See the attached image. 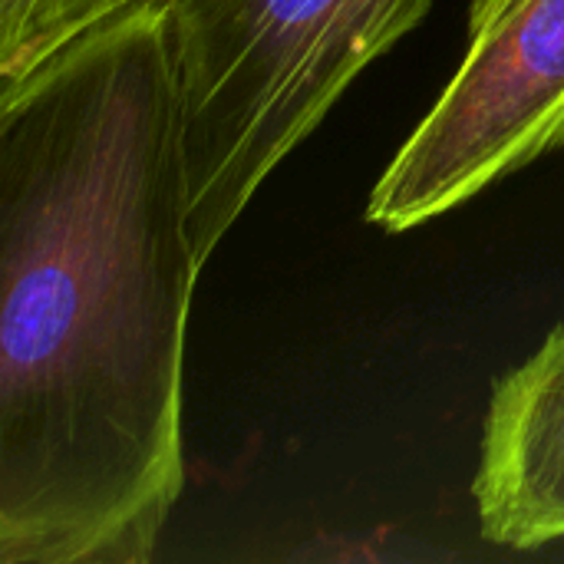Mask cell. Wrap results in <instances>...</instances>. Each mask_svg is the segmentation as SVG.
Returning a JSON list of instances; mask_svg holds the SVG:
<instances>
[{
  "instance_id": "1",
  "label": "cell",
  "mask_w": 564,
  "mask_h": 564,
  "mask_svg": "<svg viewBox=\"0 0 564 564\" xmlns=\"http://www.w3.org/2000/svg\"><path fill=\"white\" fill-rule=\"evenodd\" d=\"M202 264L162 0L0 79V564H142L185 486Z\"/></svg>"
},
{
  "instance_id": "2",
  "label": "cell",
  "mask_w": 564,
  "mask_h": 564,
  "mask_svg": "<svg viewBox=\"0 0 564 564\" xmlns=\"http://www.w3.org/2000/svg\"><path fill=\"white\" fill-rule=\"evenodd\" d=\"M205 268L271 172L433 0H162Z\"/></svg>"
},
{
  "instance_id": "3",
  "label": "cell",
  "mask_w": 564,
  "mask_h": 564,
  "mask_svg": "<svg viewBox=\"0 0 564 564\" xmlns=\"http://www.w3.org/2000/svg\"><path fill=\"white\" fill-rule=\"evenodd\" d=\"M564 149V0H469L466 53L383 175L367 221L400 235Z\"/></svg>"
},
{
  "instance_id": "4",
  "label": "cell",
  "mask_w": 564,
  "mask_h": 564,
  "mask_svg": "<svg viewBox=\"0 0 564 564\" xmlns=\"http://www.w3.org/2000/svg\"><path fill=\"white\" fill-rule=\"evenodd\" d=\"M473 499L482 539L499 549L564 542V324L496 380Z\"/></svg>"
},
{
  "instance_id": "5",
  "label": "cell",
  "mask_w": 564,
  "mask_h": 564,
  "mask_svg": "<svg viewBox=\"0 0 564 564\" xmlns=\"http://www.w3.org/2000/svg\"><path fill=\"white\" fill-rule=\"evenodd\" d=\"M149 0H0V79H10L76 33Z\"/></svg>"
}]
</instances>
